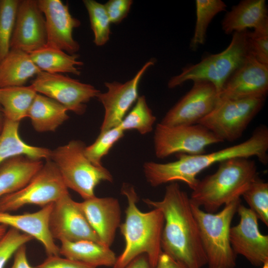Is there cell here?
Segmentation results:
<instances>
[{
  "label": "cell",
  "instance_id": "cell-36",
  "mask_svg": "<svg viewBox=\"0 0 268 268\" xmlns=\"http://www.w3.org/2000/svg\"><path fill=\"white\" fill-rule=\"evenodd\" d=\"M247 35L252 55L258 62L268 65V25L248 31Z\"/></svg>",
  "mask_w": 268,
  "mask_h": 268
},
{
  "label": "cell",
  "instance_id": "cell-11",
  "mask_svg": "<svg viewBox=\"0 0 268 268\" xmlns=\"http://www.w3.org/2000/svg\"><path fill=\"white\" fill-rule=\"evenodd\" d=\"M31 85L37 93L51 98L77 115L83 114L86 103L96 97L100 91L94 86L61 73L41 71Z\"/></svg>",
  "mask_w": 268,
  "mask_h": 268
},
{
  "label": "cell",
  "instance_id": "cell-9",
  "mask_svg": "<svg viewBox=\"0 0 268 268\" xmlns=\"http://www.w3.org/2000/svg\"><path fill=\"white\" fill-rule=\"evenodd\" d=\"M266 99L250 98L217 101L212 111L198 124L223 142L239 138L263 106Z\"/></svg>",
  "mask_w": 268,
  "mask_h": 268
},
{
  "label": "cell",
  "instance_id": "cell-6",
  "mask_svg": "<svg viewBox=\"0 0 268 268\" xmlns=\"http://www.w3.org/2000/svg\"><path fill=\"white\" fill-rule=\"evenodd\" d=\"M240 198L225 205L217 213H209L191 202L198 226L208 268H234L236 255L230 242V230Z\"/></svg>",
  "mask_w": 268,
  "mask_h": 268
},
{
  "label": "cell",
  "instance_id": "cell-3",
  "mask_svg": "<svg viewBox=\"0 0 268 268\" xmlns=\"http://www.w3.org/2000/svg\"><path fill=\"white\" fill-rule=\"evenodd\" d=\"M121 193L128 200L125 219L119 227L125 245L113 268H125L136 257L145 254L152 268H155L162 252L163 215L156 208L147 212L141 211L136 206L138 198L132 185L124 183Z\"/></svg>",
  "mask_w": 268,
  "mask_h": 268
},
{
  "label": "cell",
  "instance_id": "cell-32",
  "mask_svg": "<svg viewBox=\"0 0 268 268\" xmlns=\"http://www.w3.org/2000/svg\"><path fill=\"white\" fill-rule=\"evenodd\" d=\"M20 0H0V62L10 50Z\"/></svg>",
  "mask_w": 268,
  "mask_h": 268
},
{
  "label": "cell",
  "instance_id": "cell-23",
  "mask_svg": "<svg viewBox=\"0 0 268 268\" xmlns=\"http://www.w3.org/2000/svg\"><path fill=\"white\" fill-rule=\"evenodd\" d=\"M60 255L90 266L113 267L117 257L110 247L101 243L83 240L75 242L62 241Z\"/></svg>",
  "mask_w": 268,
  "mask_h": 268
},
{
  "label": "cell",
  "instance_id": "cell-31",
  "mask_svg": "<svg viewBox=\"0 0 268 268\" xmlns=\"http://www.w3.org/2000/svg\"><path fill=\"white\" fill-rule=\"evenodd\" d=\"M88 13L90 27L94 35V43L97 46L105 45L111 34V22L104 5L94 0H83Z\"/></svg>",
  "mask_w": 268,
  "mask_h": 268
},
{
  "label": "cell",
  "instance_id": "cell-15",
  "mask_svg": "<svg viewBox=\"0 0 268 268\" xmlns=\"http://www.w3.org/2000/svg\"><path fill=\"white\" fill-rule=\"evenodd\" d=\"M218 95L207 81H195L192 88L166 114L160 123L166 126L198 124L215 107Z\"/></svg>",
  "mask_w": 268,
  "mask_h": 268
},
{
  "label": "cell",
  "instance_id": "cell-33",
  "mask_svg": "<svg viewBox=\"0 0 268 268\" xmlns=\"http://www.w3.org/2000/svg\"><path fill=\"white\" fill-rule=\"evenodd\" d=\"M258 219L268 226V183L257 177L242 196Z\"/></svg>",
  "mask_w": 268,
  "mask_h": 268
},
{
  "label": "cell",
  "instance_id": "cell-40",
  "mask_svg": "<svg viewBox=\"0 0 268 268\" xmlns=\"http://www.w3.org/2000/svg\"><path fill=\"white\" fill-rule=\"evenodd\" d=\"M155 268H186L165 253L162 252Z\"/></svg>",
  "mask_w": 268,
  "mask_h": 268
},
{
  "label": "cell",
  "instance_id": "cell-14",
  "mask_svg": "<svg viewBox=\"0 0 268 268\" xmlns=\"http://www.w3.org/2000/svg\"><path fill=\"white\" fill-rule=\"evenodd\" d=\"M154 63V60L147 62L132 79L125 82L116 81L105 82L107 91L100 92L96 97L104 108L100 132L119 126L139 97L138 86L142 76Z\"/></svg>",
  "mask_w": 268,
  "mask_h": 268
},
{
  "label": "cell",
  "instance_id": "cell-5",
  "mask_svg": "<svg viewBox=\"0 0 268 268\" xmlns=\"http://www.w3.org/2000/svg\"><path fill=\"white\" fill-rule=\"evenodd\" d=\"M248 31L233 33L226 49L205 57L196 64L184 67L179 74L170 78L168 87L174 88L188 80L207 81L214 86L218 95L228 78L251 53Z\"/></svg>",
  "mask_w": 268,
  "mask_h": 268
},
{
  "label": "cell",
  "instance_id": "cell-16",
  "mask_svg": "<svg viewBox=\"0 0 268 268\" xmlns=\"http://www.w3.org/2000/svg\"><path fill=\"white\" fill-rule=\"evenodd\" d=\"M268 91V65L251 54L228 78L218 101L256 98L266 99Z\"/></svg>",
  "mask_w": 268,
  "mask_h": 268
},
{
  "label": "cell",
  "instance_id": "cell-27",
  "mask_svg": "<svg viewBox=\"0 0 268 268\" xmlns=\"http://www.w3.org/2000/svg\"><path fill=\"white\" fill-rule=\"evenodd\" d=\"M28 54L41 71L51 73L80 74L77 66H82L83 63L77 60L79 56L77 54H69L47 45Z\"/></svg>",
  "mask_w": 268,
  "mask_h": 268
},
{
  "label": "cell",
  "instance_id": "cell-1",
  "mask_svg": "<svg viewBox=\"0 0 268 268\" xmlns=\"http://www.w3.org/2000/svg\"><path fill=\"white\" fill-rule=\"evenodd\" d=\"M143 201L148 206L160 210L163 215L162 252L186 268H202L206 265L190 197L179 184L174 182L167 185L161 201L144 199Z\"/></svg>",
  "mask_w": 268,
  "mask_h": 268
},
{
  "label": "cell",
  "instance_id": "cell-39",
  "mask_svg": "<svg viewBox=\"0 0 268 268\" xmlns=\"http://www.w3.org/2000/svg\"><path fill=\"white\" fill-rule=\"evenodd\" d=\"M10 268H36L28 262L25 244L21 246L15 252L13 263Z\"/></svg>",
  "mask_w": 268,
  "mask_h": 268
},
{
  "label": "cell",
  "instance_id": "cell-37",
  "mask_svg": "<svg viewBox=\"0 0 268 268\" xmlns=\"http://www.w3.org/2000/svg\"><path fill=\"white\" fill-rule=\"evenodd\" d=\"M133 3L132 0H109L104 4L111 23H120L128 14Z\"/></svg>",
  "mask_w": 268,
  "mask_h": 268
},
{
  "label": "cell",
  "instance_id": "cell-26",
  "mask_svg": "<svg viewBox=\"0 0 268 268\" xmlns=\"http://www.w3.org/2000/svg\"><path fill=\"white\" fill-rule=\"evenodd\" d=\"M67 109L55 100L37 93L27 117L35 131L54 132L69 118Z\"/></svg>",
  "mask_w": 268,
  "mask_h": 268
},
{
  "label": "cell",
  "instance_id": "cell-10",
  "mask_svg": "<svg viewBox=\"0 0 268 268\" xmlns=\"http://www.w3.org/2000/svg\"><path fill=\"white\" fill-rule=\"evenodd\" d=\"M223 142L203 126H166L158 124L154 131L153 143L157 158L164 159L172 154L198 155L205 153V148Z\"/></svg>",
  "mask_w": 268,
  "mask_h": 268
},
{
  "label": "cell",
  "instance_id": "cell-21",
  "mask_svg": "<svg viewBox=\"0 0 268 268\" xmlns=\"http://www.w3.org/2000/svg\"><path fill=\"white\" fill-rule=\"evenodd\" d=\"M268 6L265 0H244L232 7L222 21L226 34L254 29L268 25Z\"/></svg>",
  "mask_w": 268,
  "mask_h": 268
},
{
  "label": "cell",
  "instance_id": "cell-24",
  "mask_svg": "<svg viewBox=\"0 0 268 268\" xmlns=\"http://www.w3.org/2000/svg\"><path fill=\"white\" fill-rule=\"evenodd\" d=\"M19 126V122L4 119L0 133V165L7 159L19 155L36 160L50 159L52 150L25 143L20 137Z\"/></svg>",
  "mask_w": 268,
  "mask_h": 268
},
{
  "label": "cell",
  "instance_id": "cell-28",
  "mask_svg": "<svg viewBox=\"0 0 268 268\" xmlns=\"http://www.w3.org/2000/svg\"><path fill=\"white\" fill-rule=\"evenodd\" d=\"M37 93L31 84L0 88V106L4 119L20 123L27 117Z\"/></svg>",
  "mask_w": 268,
  "mask_h": 268
},
{
  "label": "cell",
  "instance_id": "cell-35",
  "mask_svg": "<svg viewBox=\"0 0 268 268\" xmlns=\"http://www.w3.org/2000/svg\"><path fill=\"white\" fill-rule=\"evenodd\" d=\"M33 238L10 227L0 240V268H4L7 262L22 245L31 241Z\"/></svg>",
  "mask_w": 268,
  "mask_h": 268
},
{
  "label": "cell",
  "instance_id": "cell-13",
  "mask_svg": "<svg viewBox=\"0 0 268 268\" xmlns=\"http://www.w3.org/2000/svg\"><path fill=\"white\" fill-rule=\"evenodd\" d=\"M238 224L231 226L230 242L235 254L241 255L252 265L262 267L268 260V236L260 231L258 219L249 208L239 204Z\"/></svg>",
  "mask_w": 268,
  "mask_h": 268
},
{
  "label": "cell",
  "instance_id": "cell-29",
  "mask_svg": "<svg viewBox=\"0 0 268 268\" xmlns=\"http://www.w3.org/2000/svg\"><path fill=\"white\" fill-rule=\"evenodd\" d=\"M197 20L194 35L190 48L196 51L205 41L207 27L213 18L218 13L225 11L226 4L221 0H196Z\"/></svg>",
  "mask_w": 268,
  "mask_h": 268
},
{
  "label": "cell",
  "instance_id": "cell-42",
  "mask_svg": "<svg viewBox=\"0 0 268 268\" xmlns=\"http://www.w3.org/2000/svg\"><path fill=\"white\" fill-rule=\"evenodd\" d=\"M7 226L0 224V240L3 237L7 232Z\"/></svg>",
  "mask_w": 268,
  "mask_h": 268
},
{
  "label": "cell",
  "instance_id": "cell-20",
  "mask_svg": "<svg viewBox=\"0 0 268 268\" xmlns=\"http://www.w3.org/2000/svg\"><path fill=\"white\" fill-rule=\"evenodd\" d=\"M53 203L32 213L11 214L0 212V224L10 226L37 240L43 246L48 257L60 256V247L55 243L49 227Z\"/></svg>",
  "mask_w": 268,
  "mask_h": 268
},
{
  "label": "cell",
  "instance_id": "cell-43",
  "mask_svg": "<svg viewBox=\"0 0 268 268\" xmlns=\"http://www.w3.org/2000/svg\"><path fill=\"white\" fill-rule=\"evenodd\" d=\"M4 122V117L1 112V108L0 106V133L2 129L3 125Z\"/></svg>",
  "mask_w": 268,
  "mask_h": 268
},
{
  "label": "cell",
  "instance_id": "cell-12",
  "mask_svg": "<svg viewBox=\"0 0 268 268\" xmlns=\"http://www.w3.org/2000/svg\"><path fill=\"white\" fill-rule=\"evenodd\" d=\"M49 227L53 239L61 242L87 240L101 243L78 202L73 200L69 192L53 203Z\"/></svg>",
  "mask_w": 268,
  "mask_h": 268
},
{
  "label": "cell",
  "instance_id": "cell-7",
  "mask_svg": "<svg viewBox=\"0 0 268 268\" xmlns=\"http://www.w3.org/2000/svg\"><path fill=\"white\" fill-rule=\"evenodd\" d=\"M85 147L82 141L72 140L51 150L50 156L67 189L76 192L83 200L95 196V188L101 181H113L108 169L95 166L88 159Z\"/></svg>",
  "mask_w": 268,
  "mask_h": 268
},
{
  "label": "cell",
  "instance_id": "cell-41",
  "mask_svg": "<svg viewBox=\"0 0 268 268\" xmlns=\"http://www.w3.org/2000/svg\"><path fill=\"white\" fill-rule=\"evenodd\" d=\"M125 268H152L145 254L139 255L132 260Z\"/></svg>",
  "mask_w": 268,
  "mask_h": 268
},
{
  "label": "cell",
  "instance_id": "cell-44",
  "mask_svg": "<svg viewBox=\"0 0 268 268\" xmlns=\"http://www.w3.org/2000/svg\"><path fill=\"white\" fill-rule=\"evenodd\" d=\"M262 268H268V260L264 264L262 267Z\"/></svg>",
  "mask_w": 268,
  "mask_h": 268
},
{
  "label": "cell",
  "instance_id": "cell-17",
  "mask_svg": "<svg viewBox=\"0 0 268 268\" xmlns=\"http://www.w3.org/2000/svg\"><path fill=\"white\" fill-rule=\"evenodd\" d=\"M37 2L45 18L46 45L69 54H76L80 46L72 33L80 25V20L71 15L68 5L61 0H37Z\"/></svg>",
  "mask_w": 268,
  "mask_h": 268
},
{
  "label": "cell",
  "instance_id": "cell-2",
  "mask_svg": "<svg viewBox=\"0 0 268 268\" xmlns=\"http://www.w3.org/2000/svg\"><path fill=\"white\" fill-rule=\"evenodd\" d=\"M268 151V129L266 126L261 125L248 139L240 143L209 153L177 154V160L166 163L146 162L143 171L147 182L152 187L179 181L193 190L199 181L197 175L211 165L231 158L254 156L266 164Z\"/></svg>",
  "mask_w": 268,
  "mask_h": 268
},
{
  "label": "cell",
  "instance_id": "cell-4",
  "mask_svg": "<svg viewBox=\"0 0 268 268\" xmlns=\"http://www.w3.org/2000/svg\"><path fill=\"white\" fill-rule=\"evenodd\" d=\"M258 177L255 161L234 158L219 163L217 170L199 181L190 197L192 203L209 213L240 198Z\"/></svg>",
  "mask_w": 268,
  "mask_h": 268
},
{
  "label": "cell",
  "instance_id": "cell-8",
  "mask_svg": "<svg viewBox=\"0 0 268 268\" xmlns=\"http://www.w3.org/2000/svg\"><path fill=\"white\" fill-rule=\"evenodd\" d=\"M68 192L55 164L47 160L30 181L21 189L0 198V212L15 211L27 204L44 207Z\"/></svg>",
  "mask_w": 268,
  "mask_h": 268
},
{
  "label": "cell",
  "instance_id": "cell-38",
  "mask_svg": "<svg viewBox=\"0 0 268 268\" xmlns=\"http://www.w3.org/2000/svg\"><path fill=\"white\" fill-rule=\"evenodd\" d=\"M36 268H96L83 263L60 257V256H50Z\"/></svg>",
  "mask_w": 268,
  "mask_h": 268
},
{
  "label": "cell",
  "instance_id": "cell-19",
  "mask_svg": "<svg viewBox=\"0 0 268 268\" xmlns=\"http://www.w3.org/2000/svg\"><path fill=\"white\" fill-rule=\"evenodd\" d=\"M78 203L100 242L110 247L121 224V211L118 199L95 196Z\"/></svg>",
  "mask_w": 268,
  "mask_h": 268
},
{
  "label": "cell",
  "instance_id": "cell-18",
  "mask_svg": "<svg viewBox=\"0 0 268 268\" xmlns=\"http://www.w3.org/2000/svg\"><path fill=\"white\" fill-rule=\"evenodd\" d=\"M46 44L45 18L37 0H20L10 49L29 53Z\"/></svg>",
  "mask_w": 268,
  "mask_h": 268
},
{
  "label": "cell",
  "instance_id": "cell-25",
  "mask_svg": "<svg viewBox=\"0 0 268 268\" xmlns=\"http://www.w3.org/2000/svg\"><path fill=\"white\" fill-rule=\"evenodd\" d=\"M40 71L28 53L10 49L0 62V88L23 86Z\"/></svg>",
  "mask_w": 268,
  "mask_h": 268
},
{
  "label": "cell",
  "instance_id": "cell-22",
  "mask_svg": "<svg viewBox=\"0 0 268 268\" xmlns=\"http://www.w3.org/2000/svg\"><path fill=\"white\" fill-rule=\"evenodd\" d=\"M44 163L25 156L12 157L0 165V198L24 187Z\"/></svg>",
  "mask_w": 268,
  "mask_h": 268
},
{
  "label": "cell",
  "instance_id": "cell-34",
  "mask_svg": "<svg viewBox=\"0 0 268 268\" xmlns=\"http://www.w3.org/2000/svg\"><path fill=\"white\" fill-rule=\"evenodd\" d=\"M124 132L119 126L100 132L91 145L85 147L84 153L88 159L94 165L103 166L101 160L114 144L124 135Z\"/></svg>",
  "mask_w": 268,
  "mask_h": 268
},
{
  "label": "cell",
  "instance_id": "cell-30",
  "mask_svg": "<svg viewBox=\"0 0 268 268\" xmlns=\"http://www.w3.org/2000/svg\"><path fill=\"white\" fill-rule=\"evenodd\" d=\"M156 120L144 96H139L132 109L124 117L119 127L124 131L136 130L144 135L151 132Z\"/></svg>",
  "mask_w": 268,
  "mask_h": 268
}]
</instances>
